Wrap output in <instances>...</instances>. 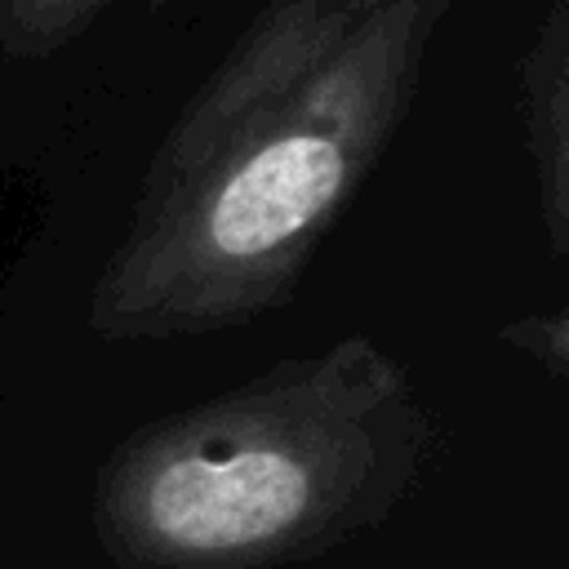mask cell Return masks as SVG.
Masks as SVG:
<instances>
[{"mask_svg": "<svg viewBox=\"0 0 569 569\" xmlns=\"http://www.w3.org/2000/svg\"><path fill=\"white\" fill-rule=\"evenodd\" d=\"M453 4L267 0L142 169L93 333L191 338L284 307L400 133Z\"/></svg>", "mask_w": 569, "mask_h": 569, "instance_id": "obj_1", "label": "cell"}, {"mask_svg": "<svg viewBox=\"0 0 569 569\" xmlns=\"http://www.w3.org/2000/svg\"><path fill=\"white\" fill-rule=\"evenodd\" d=\"M431 418L405 369L351 333L133 431L98 471L93 533L124 569H271L382 525Z\"/></svg>", "mask_w": 569, "mask_h": 569, "instance_id": "obj_2", "label": "cell"}, {"mask_svg": "<svg viewBox=\"0 0 569 569\" xmlns=\"http://www.w3.org/2000/svg\"><path fill=\"white\" fill-rule=\"evenodd\" d=\"M525 138L551 253L569 249V4L551 0L520 71Z\"/></svg>", "mask_w": 569, "mask_h": 569, "instance_id": "obj_3", "label": "cell"}, {"mask_svg": "<svg viewBox=\"0 0 569 569\" xmlns=\"http://www.w3.org/2000/svg\"><path fill=\"white\" fill-rule=\"evenodd\" d=\"M116 0H0V40L22 53H49L93 27Z\"/></svg>", "mask_w": 569, "mask_h": 569, "instance_id": "obj_4", "label": "cell"}, {"mask_svg": "<svg viewBox=\"0 0 569 569\" xmlns=\"http://www.w3.org/2000/svg\"><path fill=\"white\" fill-rule=\"evenodd\" d=\"M502 338L516 342V347H525L529 356H538L551 378H565L569 373V316L565 311L516 320V325L502 329Z\"/></svg>", "mask_w": 569, "mask_h": 569, "instance_id": "obj_5", "label": "cell"}]
</instances>
